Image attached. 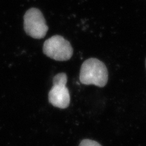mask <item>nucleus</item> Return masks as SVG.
<instances>
[{
	"mask_svg": "<svg viewBox=\"0 0 146 146\" xmlns=\"http://www.w3.org/2000/svg\"><path fill=\"white\" fill-rule=\"evenodd\" d=\"M80 81L84 85L104 87L108 82V70L106 65L97 58L87 59L81 66Z\"/></svg>",
	"mask_w": 146,
	"mask_h": 146,
	"instance_id": "1",
	"label": "nucleus"
},
{
	"mask_svg": "<svg viewBox=\"0 0 146 146\" xmlns=\"http://www.w3.org/2000/svg\"><path fill=\"white\" fill-rule=\"evenodd\" d=\"M43 51L45 55L57 61H66L72 56L70 43L60 35H54L45 41Z\"/></svg>",
	"mask_w": 146,
	"mask_h": 146,
	"instance_id": "2",
	"label": "nucleus"
},
{
	"mask_svg": "<svg viewBox=\"0 0 146 146\" xmlns=\"http://www.w3.org/2000/svg\"><path fill=\"white\" fill-rule=\"evenodd\" d=\"M24 29L26 33L36 39L44 38L48 31V26L42 12L38 9L31 8L24 15Z\"/></svg>",
	"mask_w": 146,
	"mask_h": 146,
	"instance_id": "3",
	"label": "nucleus"
},
{
	"mask_svg": "<svg viewBox=\"0 0 146 146\" xmlns=\"http://www.w3.org/2000/svg\"><path fill=\"white\" fill-rule=\"evenodd\" d=\"M66 83L67 76L65 73H59L54 76L53 86L48 94L49 101L53 106L62 109L69 106L70 95Z\"/></svg>",
	"mask_w": 146,
	"mask_h": 146,
	"instance_id": "4",
	"label": "nucleus"
},
{
	"mask_svg": "<svg viewBox=\"0 0 146 146\" xmlns=\"http://www.w3.org/2000/svg\"><path fill=\"white\" fill-rule=\"evenodd\" d=\"M79 146H102L99 143L93 140H91L88 139H86L82 140Z\"/></svg>",
	"mask_w": 146,
	"mask_h": 146,
	"instance_id": "5",
	"label": "nucleus"
},
{
	"mask_svg": "<svg viewBox=\"0 0 146 146\" xmlns=\"http://www.w3.org/2000/svg\"><path fill=\"white\" fill-rule=\"evenodd\" d=\"M145 66H146V59H145Z\"/></svg>",
	"mask_w": 146,
	"mask_h": 146,
	"instance_id": "6",
	"label": "nucleus"
}]
</instances>
